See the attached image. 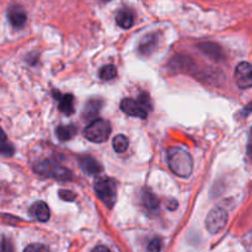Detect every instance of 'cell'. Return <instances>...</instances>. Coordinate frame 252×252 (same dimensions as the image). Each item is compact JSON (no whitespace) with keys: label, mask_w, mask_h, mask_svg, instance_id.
I'll use <instances>...</instances> for the list:
<instances>
[{"label":"cell","mask_w":252,"mask_h":252,"mask_svg":"<svg viewBox=\"0 0 252 252\" xmlns=\"http://www.w3.org/2000/svg\"><path fill=\"white\" fill-rule=\"evenodd\" d=\"M167 162L175 175L180 177L191 176L193 171V160L186 149L180 147L170 148L167 152Z\"/></svg>","instance_id":"1"},{"label":"cell","mask_w":252,"mask_h":252,"mask_svg":"<svg viewBox=\"0 0 252 252\" xmlns=\"http://www.w3.org/2000/svg\"><path fill=\"white\" fill-rule=\"evenodd\" d=\"M34 171L38 175L46 177H53V179L61 180V181H68L71 179V174L66 167L62 166L56 160H44V161L38 162L34 166Z\"/></svg>","instance_id":"2"},{"label":"cell","mask_w":252,"mask_h":252,"mask_svg":"<svg viewBox=\"0 0 252 252\" xmlns=\"http://www.w3.org/2000/svg\"><path fill=\"white\" fill-rule=\"evenodd\" d=\"M152 108V105L149 102V98L147 95H142L139 97V100L135 101L132 98H125L121 102V110L128 116H132V117H138V118H147L148 111Z\"/></svg>","instance_id":"3"},{"label":"cell","mask_w":252,"mask_h":252,"mask_svg":"<svg viewBox=\"0 0 252 252\" xmlns=\"http://www.w3.org/2000/svg\"><path fill=\"white\" fill-rule=\"evenodd\" d=\"M96 194L98 198L108 207H112L116 203V197H117V187L113 180L108 177H98L95 181Z\"/></svg>","instance_id":"4"},{"label":"cell","mask_w":252,"mask_h":252,"mask_svg":"<svg viewBox=\"0 0 252 252\" xmlns=\"http://www.w3.org/2000/svg\"><path fill=\"white\" fill-rule=\"evenodd\" d=\"M86 139L93 143H102L108 139L111 134V126L107 121L105 120H94L88 127L85 128Z\"/></svg>","instance_id":"5"},{"label":"cell","mask_w":252,"mask_h":252,"mask_svg":"<svg viewBox=\"0 0 252 252\" xmlns=\"http://www.w3.org/2000/svg\"><path fill=\"white\" fill-rule=\"evenodd\" d=\"M228 221V213L221 207H216L209 212L208 217H207L206 225L207 229L211 234H218L224 229Z\"/></svg>","instance_id":"6"},{"label":"cell","mask_w":252,"mask_h":252,"mask_svg":"<svg viewBox=\"0 0 252 252\" xmlns=\"http://www.w3.org/2000/svg\"><path fill=\"white\" fill-rule=\"evenodd\" d=\"M235 80L239 88L250 89L252 86V68L248 62L238 64L235 69Z\"/></svg>","instance_id":"7"},{"label":"cell","mask_w":252,"mask_h":252,"mask_svg":"<svg viewBox=\"0 0 252 252\" xmlns=\"http://www.w3.org/2000/svg\"><path fill=\"white\" fill-rule=\"evenodd\" d=\"M7 17H9L10 24L15 29H21L26 24V14H25V11L20 6L10 7L9 12H7Z\"/></svg>","instance_id":"8"},{"label":"cell","mask_w":252,"mask_h":252,"mask_svg":"<svg viewBox=\"0 0 252 252\" xmlns=\"http://www.w3.org/2000/svg\"><path fill=\"white\" fill-rule=\"evenodd\" d=\"M30 213L38 221H47L49 219V216H51L48 206L42 201H38L32 204L31 208H30Z\"/></svg>","instance_id":"9"},{"label":"cell","mask_w":252,"mask_h":252,"mask_svg":"<svg viewBox=\"0 0 252 252\" xmlns=\"http://www.w3.org/2000/svg\"><path fill=\"white\" fill-rule=\"evenodd\" d=\"M54 96L58 100V107L61 110V112L65 113L66 116L71 115L74 112V97L70 94H66V95H61L58 91H54Z\"/></svg>","instance_id":"10"},{"label":"cell","mask_w":252,"mask_h":252,"mask_svg":"<svg viewBox=\"0 0 252 252\" xmlns=\"http://www.w3.org/2000/svg\"><path fill=\"white\" fill-rule=\"evenodd\" d=\"M80 166L89 175H98L102 172V166H101L100 162L90 157L81 158Z\"/></svg>","instance_id":"11"},{"label":"cell","mask_w":252,"mask_h":252,"mask_svg":"<svg viewBox=\"0 0 252 252\" xmlns=\"http://www.w3.org/2000/svg\"><path fill=\"white\" fill-rule=\"evenodd\" d=\"M101 106H102V101L97 100V98L88 101L83 112L84 120H95V117H97L98 112H100Z\"/></svg>","instance_id":"12"},{"label":"cell","mask_w":252,"mask_h":252,"mask_svg":"<svg viewBox=\"0 0 252 252\" xmlns=\"http://www.w3.org/2000/svg\"><path fill=\"white\" fill-rule=\"evenodd\" d=\"M116 21H117L118 26H121L122 29H130L133 26V22H134L133 12L128 9L120 10L117 12V16H116Z\"/></svg>","instance_id":"13"},{"label":"cell","mask_w":252,"mask_h":252,"mask_svg":"<svg viewBox=\"0 0 252 252\" xmlns=\"http://www.w3.org/2000/svg\"><path fill=\"white\" fill-rule=\"evenodd\" d=\"M142 201L145 208L149 209L150 212L158 211V208H159V199H158V197L155 196V194L150 193V192L145 191L144 193H143Z\"/></svg>","instance_id":"14"},{"label":"cell","mask_w":252,"mask_h":252,"mask_svg":"<svg viewBox=\"0 0 252 252\" xmlns=\"http://www.w3.org/2000/svg\"><path fill=\"white\" fill-rule=\"evenodd\" d=\"M14 147H12L11 143L7 140L4 132L0 129V154L4 155V157H11V155H14Z\"/></svg>","instance_id":"15"},{"label":"cell","mask_w":252,"mask_h":252,"mask_svg":"<svg viewBox=\"0 0 252 252\" xmlns=\"http://www.w3.org/2000/svg\"><path fill=\"white\" fill-rule=\"evenodd\" d=\"M76 129L74 126L69 125V126H59L57 128V135L61 140H69L75 135Z\"/></svg>","instance_id":"16"},{"label":"cell","mask_w":252,"mask_h":252,"mask_svg":"<svg viewBox=\"0 0 252 252\" xmlns=\"http://www.w3.org/2000/svg\"><path fill=\"white\" fill-rule=\"evenodd\" d=\"M112 145H113V149H115V152L125 153L126 150L128 149V147H129V140H128V138L126 137V135L118 134V135H116L115 139H113Z\"/></svg>","instance_id":"17"},{"label":"cell","mask_w":252,"mask_h":252,"mask_svg":"<svg viewBox=\"0 0 252 252\" xmlns=\"http://www.w3.org/2000/svg\"><path fill=\"white\" fill-rule=\"evenodd\" d=\"M157 41L158 38L154 36V34L145 36L144 38H143L142 43H140V51H142L143 53H149V52H152L153 49H154Z\"/></svg>","instance_id":"18"},{"label":"cell","mask_w":252,"mask_h":252,"mask_svg":"<svg viewBox=\"0 0 252 252\" xmlns=\"http://www.w3.org/2000/svg\"><path fill=\"white\" fill-rule=\"evenodd\" d=\"M117 75V69L112 64H107V65L102 66L100 70V78L102 80H112L115 76Z\"/></svg>","instance_id":"19"},{"label":"cell","mask_w":252,"mask_h":252,"mask_svg":"<svg viewBox=\"0 0 252 252\" xmlns=\"http://www.w3.org/2000/svg\"><path fill=\"white\" fill-rule=\"evenodd\" d=\"M201 49L202 51H204L206 53L211 54V56L213 57H217L220 54V49H219L218 46H216V44L213 43H204V44H201Z\"/></svg>","instance_id":"20"},{"label":"cell","mask_w":252,"mask_h":252,"mask_svg":"<svg viewBox=\"0 0 252 252\" xmlns=\"http://www.w3.org/2000/svg\"><path fill=\"white\" fill-rule=\"evenodd\" d=\"M162 249V243L160 239L155 238L153 239L152 241L149 243V245H148V251L149 252H160Z\"/></svg>","instance_id":"21"},{"label":"cell","mask_w":252,"mask_h":252,"mask_svg":"<svg viewBox=\"0 0 252 252\" xmlns=\"http://www.w3.org/2000/svg\"><path fill=\"white\" fill-rule=\"evenodd\" d=\"M24 252H48V250L41 244H31L25 249Z\"/></svg>","instance_id":"22"},{"label":"cell","mask_w":252,"mask_h":252,"mask_svg":"<svg viewBox=\"0 0 252 252\" xmlns=\"http://www.w3.org/2000/svg\"><path fill=\"white\" fill-rule=\"evenodd\" d=\"M59 196H61V198L64 199V201H74V199H75V194L70 191H66V189H61V191H59Z\"/></svg>","instance_id":"23"},{"label":"cell","mask_w":252,"mask_h":252,"mask_svg":"<svg viewBox=\"0 0 252 252\" xmlns=\"http://www.w3.org/2000/svg\"><path fill=\"white\" fill-rule=\"evenodd\" d=\"M0 252H14L11 243L7 239H2L1 244H0Z\"/></svg>","instance_id":"24"},{"label":"cell","mask_w":252,"mask_h":252,"mask_svg":"<svg viewBox=\"0 0 252 252\" xmlns=\"http://www.w3.org/2000/svg\"><path fill=\"white\" fill-rule=\"evenodd\" d=\"M91 252H111L106 246H97V248L94 249Z\"/></svg>","instance_id":"25"},{"label":"cell","mask_w":252,"mask_h":252,"mask_svg":"<svg viewBox=\"0 0 252 252\" xmlns=\"http://www.w3.org/2000/svg\"><path fill=\"white\" fill-rule=\"evenodd\" d=\"M106 1H108V0H106Z\"/></svg>","instance_id":"26"}]
</instances>
